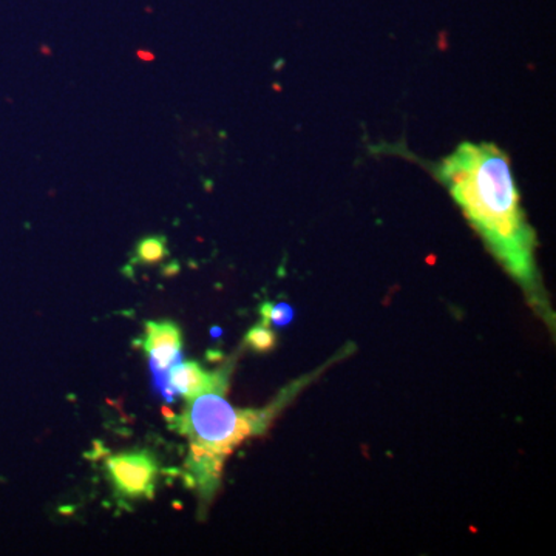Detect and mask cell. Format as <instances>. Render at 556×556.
Here are the masks:
<instances>
[{
    "mask_svg": "<svg viewBox=\"0 0 556 556\" xmlns=\"http://www.w3.org/2000/svg\"><path fill=\"white\" fill-rule=\"evenodd\" d=\"M222 334V331L219 329H212V336H219Z\"/></svg>",
    "mask_w": 556,
    "mask_h": 556,
    "instance_id": "obj_9",
    "label": "cell"
},
{
    "mask_svg": "<svg viewBox=\"0 0 556 556\" xmlns=\"http://www.w3.org/2000/svg\"><path fill=\"white\" fill-rule=\"evenodd\" d=\"M276 405L269 409H237L225 394L208 391L188 401L181 416H170L179 433L190 439L189 478L204 496L214 495L226 457L249 437L265 433Z\"/></svg>",
    "mask_w": 556,
    "mask_h": 556,
    "instance_id": "obj_2",
    "label": "cell"
},
{
    "mask_svg": "<svg viewBox=\"0 0 556 556\" xmlns=\"http://www.w3.org/2000/svg\"><path fill=\"white\" fill-rule=\"evenodd\" d=\"M439 175L501 265L540 302L535 233L527 225L506 153L490 142H463L442 161Z\"/></svg>",
    "mask_w": 556,
    "mask_h": 556,
    "instance_id": "obj_1",
    "label": "cell"
},
{
    "mask_svg": "<svg viewBox=\"0 0 556 556\" xmlns=\"http://www.w3.org/2000/svg\"><path fill=\"white\" fill-rule=\"evenodd\" d=\"M182 338L178 325L170 320L146 324L144 350L150 358L153 387L167 402H174L177 394L167 386V372L182 361Z\"/></svg>",
    "mask_w": 556,
    "mask_h": 556,
    "instance_id": "obj_3",
    "label": "cell"
},
{
    "mask_svg": "<svg viewBox=\"0 0 556 556\" xmlns=\"http://www.w3.org/2000/svg\"><path fill=\"white\" fill-rule=\"evenodd\" d=\"M105 468L121 495L130 500L152 497L159 463L149 452L121 453L110 457Z\"/></svg>",
    "mask_w": 556,
    "mask_h": 556,
    "instance_id": "obj_4",
    "label": "cell"
},
{
    "mask_svg": "<svg viewBox=\"0 0 556 556\" xmlns=\"http://www.w3.org/2000/svg\"><path fill=\"white\" fill-rule=\"evenodd\" d=\"M167 257H169V249H167V239L163 236L146 237L135 249V262L139 265H160Z\"/></svg>",
    "mask_w": 556,
    "mask_h": 556,
    "instance_id": "obj_6",
    "label": "cell"
},
{
    "mask_svg": "<svg viewBox=\"0 0 556 556\" xmlns=\"http://www.w3.org/2000/svg\"><path fill=\"white\" fill-rule=\"evenodd\" d=\"M244 343L257 353H268L277 345L276 332L269 328V325H257L249 329Z\"/></svg>",
    "mask_w": 556,
    "mask_h": 556,
    "instance_id": "obj_7",
    "label": "cell"
},
{
    "mask_svg": "<svg viewBox=\"0 0 556 556\" xmlns=\"http://www.w3.org/2000/svg\"><path fill=\"white\" fill-rule=\"evenodd\" d=\"M228 380V369L208 372L201 368L197 362L179 361L167 372V386L175 394H181L186 401H192V399L208 393V391L226 394Z\"/></svg>",
    "mask_w": 556,
    "mask_h": 556,
    "instance_id": "obj_5",
    "label": "cell"
},
{
    "mask_svg": "<svg viewBox=\"0 0 556 556\" xmlns=\"http://www.w3.org/2000/svg\"><path fill=\"white\" fill-rule=\"evenodd\" d=\"M260 314H262L263 324H273L276 327H285V325L291 324L292 318H294V309L285 302L263 303Z\"/></svg>",
    "mask_w": 556,
    "mask_h": 556,
    "instance_id": "obj_8",
    "label": "cell"
}]
</instances>
